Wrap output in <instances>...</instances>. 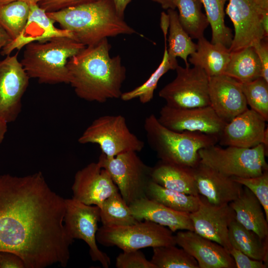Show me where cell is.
<instances>
[{
	"instance_id": "7a4b0ae2",
	"label": "cell",
	"mask_w": 268,
	"mask_h": 268,
	"mask_svg": "<svg viewBox=\"0 0 268 268\" xmlns=\"http://www.w3.org/2000/svg\"><path fill=\"white\" fill-rule=\"evenodd\" d=\"M111 48L105 38L68 60V83L80 98L100 103L120 98L126 69L119 55L111 57Z\"/></svg>"
},
{
	"instance_id": "d6a6232c",
	"label": "cell",
	"mask_w": 268,
	"mask_h": 268,
	"mask_svg": "<svg viewBox=\"0 0 268 268\" xmlns=\"http://www.w3.org/2000/svg\"><path fill=\"white\" fill-rule=\"evenodd\" d=\"M211 26L212 43H220L229 48L233 40L231 29L225 24L224 6L229 0H201Z\"/></svg>"
},
{
	"instance_id": "30bf717a",
	"label": "cell",
	"mask_w": 268,
	"mask_h": 268,
	"mask_svg": "<svg viewBox=\"0 0 268 268\" xmlns=\"http://www.w3.org/2000/svg\"><path fill=\"white\" fill-rule=\"evenodd\" d=\"M225 13L234 28L230 52L252 46L268 37V0H229Z\"/></svg>"
},
{
	"instance_id": "ac0fdd59",
	"label": "cell",
	"mask_w": 268,
	"mask_h": 268,
	"mask_svg": "<svg viewBox=\"0 0 268 268\" xmlns=\"http://www.w3.org/2000/svg\"><path fill=\"white\" fill-rule=\"evenodd\" d=\"M267 122L259 114L248 108L226 123L218 142L227 146H256L262 143Z\"/></svg>"
},
{
	"instance_id": "74e56055",
	"label": "cell",
	"mask_w": 268,
	"mask_h": 268,
	"mask_svg": "<svg viewBox=\"0 0 268 268\" xmlns=\"http://www.w3.org/2000/svg\"><path fill=\"white\" fill-rule=\"evenodd\" d=\"M116 267L117 268H157L139 250L123 251L120 253L116 258Z\"/></svg>"
},
{
	"instance_id": "bcb514c9",
	"label": "cell",
	"mask_w": 268,
	"mask_h": 268,
	"mask_svg": "<svg viewBox=\"0 0 268 268\" xmlns=\"http://www.w3.org/2000/svg\"><path fill=\"white\" fill-rule=\"evenodd\" d=\"M7 131V123L0 118V145L2 142Z\"/></svg>"
},
{
	"instance_id": "b9f144b4",
	"label": "cell",
	"mask_w": 268,
	"mask_h": 268,
	"mask_svg": "<svg viewBox=\"0 0 268 268\" xmlns=\"http://www.w3.org/2000/svg\"><path fill=\"white\" fill-rule=\"evenodd\" d=\"M0 268H25L22 260L17 255L0 252Z\"/></svg>"
},
{
	"instance_id": "ee69618b",
	"label": "cell",
	"mask_w": 268,
	"mask_h": 268,
	"mask_svg": "<svg viewBox=\"0 0 268 268\" xmlns=\"http://www.w3.org/2000/svg\"><path fill=\"white\" fill-rule=\"evenodd\" d=\"M159 3L164 9H176L178 0H150Z\"/></svg>"
},
{
	"instance_id": "4dcf8cb0",
	"label": "cell",
	"mask_w": 268,
	"mask_h": 268,
	"mask_svg": "<svg viewBox=\"0 0 268 268\" xmlns=\"http://www.w3.org/2000/svg\"><path fill=\"white\" fill-rule=\"evenodd\" d=\"M164 37V51L162 61L156 69L149 78L141 85L130 91L122 93L120 98L124 101H128L138 98L142 104H146L153 98L154 92L160 78L169 70H175V67L169 59L167 47V35L168 29H162Z\"/></svg>"
},
{
	"instance_id": "8d00e7d4",
	"label": "cell",
	"mask_w": 268,
	"mask_h": 268,
	"mask_svg": "<svg viewBox=\"0 0 268 268\" xmlns=\"http://www.w3.org/2000/svg\"><path fill=\"white\" fill-rule=\"evenodd\" d=\"M232 178L243 186L248 188L255 195L262 204L266 219L268 221V170L256 177Z\"/></svg>"
},
{
	"instance_id": "2e32d148",
	"label": "cell",
	"mask_w": 268,
	"mask_h": 268,
	"mask_svg": "<svg viewBox=\"0 0 268 268\" xmlns=\"http://www.w3.org/2000/svg\"><path fill=\"white\" fill-rule=\"evenodd\" d=\"M71 189L73 199L99 207L107 198L119 192L109 173L98 161L76 173Z\"/></svg>"
},
{
	"instance_id": "8fae6325",
	"label": "cell",
	"mask_w": 268,
	"mask_h": 268,
	"mask_svg": "<svg viewBox=\"0 0 268 268\" xmlns=\"http://www.w3.org/2000/svg\"><path fill=\"white\" fill-rule=\"evenodd\" d=\"M176 76L159 92L166 105L191 108L210 105L208 95L209 77L201 68L178 66Z\"/></svg>"
},
{
	"instance_id": "f6af8a7d",
	"label": "cell",
	"mask_w": 268,
	"mask_h": 268,
	"mask_svg": "<svg viewBox=\"0 0 268 268\" xmlns=\"http://www.w3.org/2000/svg\"><path fill=\"white\" fill-rule=\"evenodd\" d=\"M11 40L7 33L0 27V50Z\"/></svg>"
},
{
	"instance_id": "83f0119b",
	"label": "cell",
	"mask_w": 268,
	"mask_h": 268,
	"mask_svg": "<svg viewBox=\"0 0 268 268\" xmlns=\"http://www.w3.org/2000/svg\"><path fill=\"white\" fill-rule=\"evenodd\" d=\"M167 10L169 27L168 38L169 48L167 49L169 59L177 67L178 64L176 58L180 57L184 60L186 67H190L188 58L196 51L197 44L192 41L181 26L178 11L172 9Z\"/></svg>"
},
{
	"instance_id": "c3c4849f",
	"label": "cell",
	"mask_w": 268,
	"mask_h": 268,
	"mask_svg": "<svg viewBox=\"0 0 268 268\" xmlns=\"http://www.w3.org/2000/svg\"></svg>"
},
{
	"instance_id": "277c9868",
	"label": "cell",
	"mask_w": 268,
	"mask_h": 268,
	"mask_svg": "<svg viewBox=\"0 0 268 268\" xmlns=\"http://www.w3.org/2000/svg\"><path fill=\"white\" fill-rule=\"evenodd\" d=\"M144 129L149 146L160 160L191 168L200 161V149L218 141L213 135L171 130L161 124L154 114L145 118Z\"/></svg>"
},
{
	"instance_id": "7402d4cb",
	"label": "cell",
	"mask_w": 268,
	"mask_h": 268,
	"mask_svg": "<svg viewBox=\"0 0 268 268\" xmlns=\"http://www.w3.org/2000/svg\"><path fill=\"white\" fill-rule=\"evenodd\" d=\"M134 217L138 221L149 220L168 228L173 232L177 230L194 231L189 213L173 210L146 197L129 205Z\"/></svg>"
},
{
	"instance_id": "6da1fadb",
	"label": "cell",
	"mask_w": 268,
	"mask_h": 268,
	"mask_svg": "<svg viewBox=\"0 0 268 268\" xmlns=\"http://www.w3.org/2000/svg\"><path fill=\"white\" fill-rule=\"evenodd\" d=\"M65 199L40 172L0 175V252L15 254L25 268L67 267L73 241L64 225Z\"/></svg>"
},
{
	"instance_id": "7dc6e473",
	"label": "cell",
	"mask_w": 268,
	"mask_h": 268,
	"mask_svg": "<svg viewBox=\"0 0 268 268\" xmlns=\"http://www.w3.org/2000/svg\"><path fill=\"white\" fill-rule=\"evenodd\" d=\"M39 0H0V5L7 3L13 1H22L28 4L37 3Z\"/></svg>"
},
{
	"instance_id": "5b68a950",
	"label": "cell",
	"mask_w": 268,
	"mask_h": 268,
	"mask_svg": "<svg viewBox=\"0 0 268 268\" xmlns=\"http://www.w3.org/2000/svg\"><path fill=\"white\" fill-rule=\"evenodd\" d=\"M85 47L67 37L34 42L25 46L20 62L30 78L40 83H68L67 62Z\"/></svg>"
},
{
	"instance_id": "f35d334b",
	"label": "cell",
	"mask_w": 268,
	"mask_h": 268,
	"mask_svg": "<svg viewBox=\"0 0 268 268\" xmlns=\"http://www.w3.org/2000/svg\"><path fill=\"white\" fill-rule=\"evenodd\" d=\"M235 262L236 268H267L268 264L250 258L239 250L232 247L228 251Z\"/></svg>"
},
{
	"instance_id": "8992f818",
	"label": "cell",
	"mask_w": 268,
	"mask_h": 268,
	"mask_svg": "<svg viewBox=\"0 0 268 268\" xmlns=\"http://www.w3.org/2000/svg\"><path fill=\"white\" fill-rule=\"evenodd\" d=\"M198 153L201 162L230 177H253L268 170V153L262 143L252 148H223L214 144L200 149Z\"/></svg>"
},
{
	"instance_id": "9a60e30c",
	"label": "cell",
	"mask_w": 268,
	"mask_h": 268,
	"mask_svg": "<svg viewBox=\"0 0 268 268\" xmlns=\"http://www.w3.org/2000/svg\"><path fill=\"white\" fill-rule=\"evenodd\" d=\"M199 199L198 208L189 214L194 232L218 243L228 251L232 247L228 227L235 218L234 211L229 204L214 205L200 195Z\"/></svg>"
},
{
	"instance_id": "f546056e",
	"label": "cell",
	"mask_w": 268,
	"mask_h": 268,
	"mask_svg": "<svg viewBox=\"0 0 268 268\" xmlns=\"http://www.w3.org/2000/svg\"><path fill=\"white\" fill-rule=\"evenodd\" d=\"M201 0H178L180 23L192 39H199L203 36L204 31L209 25L207 18L202 12Z\"/></svg>"
},
{
	"instance_id": "cb8c5ba5",
	"label": "cell",
	"mask_w": 268,
	"mask_h": 268,
	"mask_svg": "<svg viewBox=\"0 0 268 268\" xmlns=\"http://www.w3.org/2000/svg\"><path fill=\"white\" fill-rule=\"evenodd\" d=\"M151 176L152 181L165 188L199 195L192 168L159 160L152 167Z\"/></svg>"
},
{
	"instance_id": "d4e9b609",
	"label": "cell",
	"mask_w": 268,
	"mask_h": 268,
	"mask_svg": "<svg viewBox=\"0 0 268 268\" xmlns=\"http://www.w3.org/2000/svg\"><path fill=\"white\" fill-rule=\"evenodd\" d=\"M196 51L190 56L189 62L201 68L209 77L224 74L231 52L220 43H212L202 36L198 39Z\"/></svg>"
},
{
	"instance_id": "e0dca14e",
	"label": "cell",
	"mask_w": 268,
	"mask_h": 268,
	"mask_svg": "<svg viewBox=\"0 0 268 268\" xmlns=\"http://www.w3.org/2000/svg\"><path fill=\"white\" fill-rule=\"evenodd\" d=\"M210 106L226 123L248 109L241 82L225 74L209 77Z\"/></svg>"
},
{
	"instance_id": "836d02e7",
	"label": "cell",
	"mask_w": 268,
	"mask_h": 268,
	"mask_svg": "<svg viewBox=\"0 0 268 268\" xmlns=\"http://www.w3.org/2000/svg\"><path fill=\"white\" fill-rule=\"evenodd\" d=\"M29 12V4L22 1H13L0 5V27L11 40L17 37L23 30Z\"/></svg>"
},
{
	"instance_id": "9c48e42d",
	"label": "cell",
	"mask_w": 268,
	"mask_h": 268,
	"mask_svg": "<svg viewBox=\"0 0 268 268\" xmlns=\"http://www.w3.org/2000/svg\"><path fill=\"white\" fill-rule=\"evenodd\" d=\"M81 144L95 143L107 157L127 151H141L144 144L129 129L122 115H105L95 119L78 139Z\"/></svg>"
},
{
	"instance_id": "52a82bcc",
	"label": "cell",
	"mask_w": 268,
	"mask_h": 268,
	"mask_svg": "<svg viewBox=\"0 0 268 268\" xmlns=\"http://www.w3.org/2000/svg\"><path fill=\"white\" fill-rule=\"evenodd\" d=\"M168 228L144 220L121 226L98 228L96 241L105 247L116 246L123 251L147 247L176 245L175 235Z\"/></svg>"
},
{
	"instance_id": "3957f363",
	"label": "cell",
	"mask_w": 268,
	"mask_h": 268,
	"mask_svg": "<svg viewBox=\"0 0 268 268\" xmlns=\"http://www.w3.org/2000/svg\"><path fill=\"white\" fill-rule=\"evenodd\" d=\"M47 14L85 46L110 37L137 33L118 14L112 0H93Z\"/></svg>"
},
{
	"instance_id": "d590c367",
	"label": "cell",
	"mask_w": 268,
	"mask_h": 268,
	"mask_svg": "<svg viewBox=\"0 0 268 268\" xmlns=\"http://www.w3.org/2000/svg\"><path fill=\"white\" fill-rule=\"evenodd\" d=\"M248 105L268 121V82L260 77L252 81L241 83Z\"/></svg>"
},
{
	"instance_id": "484cf974",
	"label": "cell",
	"mask_w": 268,
	"mask_h": 268,
	"mask_svg": "<svg viewBox=\"0 0 268 268\" xmlns=\"http://www.w3.org/2000/svg\"><path fill=\"white\" fill-rule=\"evenodd\" d=\"M231 246L250 258L268 262V239H263L256 233L240 224L235 218L228 227Z\"/></svg>"
},
{
	"instance_id": "e575fe53",
	"label": "cell",
	"mask_w": 268,
	"mask_h": 268,
	"mask_svg": "<svg viewBox=\"0 0 268 268\" xmlns=\"http://www.w3.org/2000/svg\"><path fill=\"white\" fill-rule=\"evenodd\" d=\"M150 261L157 268H199L194 257L176 245L153 248Z\"/></svg>"
},
{
	"instance_id": "d6986e66",
	"label": "cell",
	"mask_w": 268,
	"mask_h": 268,
	"mask_svg": "<svg viewBox=\"0 0 268 268\" xmlns=\"http://www.w3.org/2000/svg\"><path fill=\"white\" fill-rule=\"evenodd\" d=\"M175 237L176 245L195 259L199 268H236L228 251L218 243L190 230L179 231Z\"/></svg>"
},
{
	"instance_id": "ba28073f",
	"label": "cell",
	"mask_w": 268,
	"mask_h": 268,
	"mask_svg": "<svg viewBox=\"0 0 268 268\" xmlns=\"http://www.w3.org/2000/svg\"><path fill=\"white\" fill-rule=\"evenodd\" d=\"M98 162L109 173L127 204L146 197L152 167L146 165L136 152L127 151L111 158L102 153Z\"/></svg>"
},
{
	"instance_id": "ffe728a7",
	"label": "cell",
	"mask_w": 268,
	"mask_h": 268,
	"mask_svg": "<svg viewBox=\"0 0 268 268\" xmlns=\"http://www.w3.org/2000/svg\"><path fill=\"white\" fill-rule=\"evenodd\" d=\"M199 195L210 203L229 204L241 194L243 186L206 165L199 162L192 168Z\"/></svg>"
},
{
	"instance_id": "4316f807",
	"label": "cell",
	"mask_w": 268,
	"mask_h": 268,
	"mask_svg": "<svg viewBox=\"0 0 268 268\" xmlns=\"http://www.w3.org/2000/svg\"><path fill=\"white\" fill-rule=\"evenodd\" d=\"M230 52L224 74L241 83L250 82L261 77V64L252 46Z\"/></svg>"
},
{
	"instance_id": "ab89813d",
	"label": "cell",
	"mask_w": 268,
	"mask_h": 268,
	"mask_svg": "<svg viewBox=\"0 0 268 268\" xmlns=\"http://www.w3.org/2000/svg\"><path fill=\"white\" fill-rule=\"evenodd\" d=\"M93 0H39L38 5L46 12L59 11Z\"/></svg>"
},
{
	"instance_id": "1f68e13d",
	"label": "cell",
	"mask_w": 268,
	"mask_h": 268,
	"mask_svg": "<svg viewBox=\"0 0 268 268\" xmlns=\"http://www.w3.org/2000/svg\"><path fill=\"white\" fill-rule=\"evenodd\" d=\"M100 209V220L104 226H126L139 221L134 217L119 192L107 198Z\"/></svg>"
},
{
	"instance_id": "44dd1931",
	"label": "cell",
	"mask_w": 268,
	"mask_h": 268,
	"mask_svg": "<svg viewBox=\"0 0 268 268\" xmlns=\"http://www.w3.org/2000/svg\"><path fill=\"white\" fill-rule=\"evenodd\" d=\"M29 5V14L24 28L17 37L11 40L1 49V55H10L14 50L19 51L34 42H45L60 37L73 38L70 32L56 27L54 21L37 3Z\"/></svg>"
},
{
	"instance_id": "5bb4252c",
	"label": "cell",
	"mask_w": 268,
	"mask_h": 268,
	"mask_svg": "<svg viewBox=\"0 0 268 268\" xmlns=\"http://www.w3.org/2000/svg\"><path fill=\"white\" fill-rule=\"evenodd\" d=\"M157 119L163 126L174 131L200 132L218 139L226 123L210 105L180 108L165 105L161 108Z\"/></svg>"
},
{
	"instance_id": "7c38bea8",
	"label": "cell",
	"mask_w": 268,
	"mask_h": 268,
	"mask_svg": "<svg viewBox=\"0 0 268 268\" xmlns=\"http://www.w3.org/2000/svg\"><path fill=\"white\" fill-rule=\"evenodd\" d=\"M65 201L64 225L67 234L73 239L83 240L89 248L92 260L99 262L104 268H108L110 258L96 244L98 223L100 220V207L85 204L73 198L65 199Z\"/></svg>"
},
{
	"instance_id": "4fadbf2b",
	"label": "cell",
	"mask_w": 268,
	"mask_h": 268,
	"mask_svg": "<svg viewBox=\"0 0 268 268\" xmlns=\"http://www.w3.org/2000/svg\"><path fill=\"white\" fill-rule=\"evenodd\" d=\"M29 79L18 53L0 61V118L7 124L15 121L21 112Z\"/></svg>"
},
{
	"instance_id": "60d3db41",
	"label": "cell",
	"mask_w": 268,
	"mask_h": 268,
	"mask_svg": "<svg viewBox=\"0 0 268 268\" xmlns=\"http://www.w3.org/2000/svg\"><path fill=\"white\" fill-rule=\"evenodd\" d=\"M252 47L257 53L262 67L261 77L268 82V46L264 39L255 43Z\"/></svg>"
},
{
	"instance_id": "7bdbcfd3",
	"label": "cell",
	"mask_w": 268,
	"mask_h": 268,
	"mask_svg": "<svg viewBox=\"0 0 268 268\" xmlns=\"http://www.w3.org/2000/svg\"><path fill=\"white\" fill-rule=\"evenodd\" d=\"M118 14L124 17V12L129 3L132 0H112Z\"/></svg>"
},
{
	"instance_id": "f1b7e54d",
	"label": "cell",
	"mask_w": 268,
	"mask_h": 268,
	"mask_svg": "<svg viewBox=\"0 0 268 268\" xmlns=\"http://www.w3.org/2000/svg\"><path fill=\"white\" fill-rule=\"evenodd\" d=\"M146 197L173 210L189 214L197 210L199 205V195H188L170 190L152 180L148 185Z\"/></svg>"
},
{
	"instance_id": "603a6c76",
	"label": "cell",
	"mask_w": 268,
	"mask_h": 268,
	"mask_svg": "<svg viewBox=\"0 0 268 268\" xmlns=\"http://www.w3.org/2000/svg\"><path fill=\"white\" fill-rule=\"evenodd\" d=\"M229 204L234 211L235 219L240 224L262 239H268V221L264 208L248 188L243 186L240 195Z\"/></svg>"
}]
</instances>
